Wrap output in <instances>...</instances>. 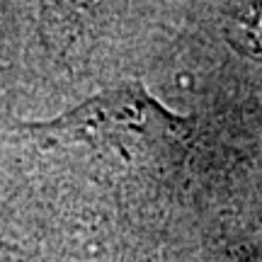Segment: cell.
I'll use <instances>...</instances> for the list:
<instances>
[{
    "label": "cell",
    "mask_w": 262,
    "mask_h": 262,
    "mask_svg": "<svg viewBox=\"0 0 262 262\" xmlns=\"http://www.w3.org/2000/svg\"><path fill=\"white\" fill-rule=\"evenodd\" d=\"M226 34L241 54L262 61V3H241L231 10Z\"/></svg>",
    "instance_id": "cell-1"
}]
</instances>
